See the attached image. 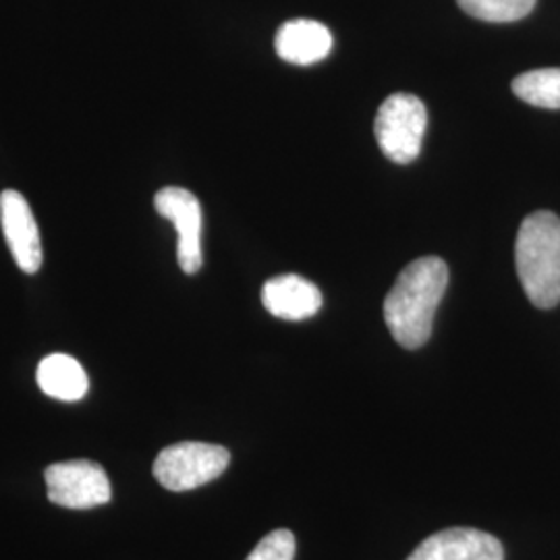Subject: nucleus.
<instances>
[{
	"label": "nucleus",
	"instance_id": "nucleus-1",
	"mask_svg": "<svg viewBox=\"0 0 560 560\" xmlns=\"http://www.w3.org/2000/svg\"><path fill=\"white\" fill-rule=\"evenodd\" d=\"M448 287V266L436 256L411 261L384 300V320L393 339L405 349L423 347Z\"/></svg>",
	"mask_w": 560,
	"mask_h": 560
},
{
	"label": "nucleus",
	"instance_id": "nucleus-2",
	"mask_svg": "<svg viewBox=\"0 0 560 560\" xmlns=\"http://www.w3.org/2000/svg\"><path fill=\"white\" fill-rule=\"evenodd\" d=\"M515 264L527 300L540 310L560 303V219L552 212H534L521 224Z\"/></svg>",
	"mask_w": 560,
	"mask_h": 560
},
{
	"label": "nucleus",
	"instance_id": "nucleus-3",
	"mask_svg": "<svg viewBox=\"0 0 560 560\" xmlns=\"http://www.w3.org/2000/svg\"><path fill=\"white\" fill-rule=\"evenodd\" d=\"M231 463V453L208 442H177L161 451L154 460V478L171 492L196 490L221 478Z\"/></svg>",
	"mask_w": 560,
	"mask_h": 560
},
{
	"label": "nucleus",
	"instance_id": "nucleus-4",
	"mask_svg": "<svg viewBox=\"0 0 560 560\" xmlns=\"http://www.w3.org/2000/svg\"><path fill=\"white\" fill-rule=\"evenodd\" d=\"M425 125V104L413 94L397 92L382 102L374 120V136L386 159L409 164L420 156Z\"/></svg>",
	"mask_w": 560,
	"mask_h": 560
},
{
	"label": "nucleus",
	"instance_id": "nucleus-5",
	"mask_svg": "<svg viewBox=\"0 0 560 560\" xmlns=\"http://www.w3.org/2000/svg\"><path fill=\"white\" fill-rule=\"evenodd\" d=\"M48 499L65 509H94L113 499V488L106 471L92 460H62L44 474Z\"/></svg>",
	"mask_w": 560,
	"mask_h": 560
},
{
	"label": "nucleus",
	"instance_id": "nucleus-6",
	"mask_svg": "<svg viewBox=\"0 0 560 560\" xmlns=\"http://www.w3.org/2000/svg\"><path fill=\"white\" fill-rule=\"evenodd\" d=\"M156 212L177 229V258L185 275H196L203 264L201 258L200 200L183 187H164L154 198Z\"/></svg>",
	"mask_w": 560,
	"mask_h": 560
},
{
	"label": "nucleus",
	"instance_id": "nucleus-7",
	"mask_svg": "<svg viewBox=\"0 0 560 560\" xmlns=\"http://www.w3.org/2000/svg\"><path fill=\"white\" fill-rule=\"evenodd\" d=\"M0 222L7 245L23 272L34 275L42 266L40 231L27 200L15 189L0 194Z\"/></svg>",
	"mask_w": 560,
	"mask_h": 560
},
{
	"label": "nucleus",
	"instance_id": "nucleus-8",
	"mask_svg": "<svg viewBox=\"0 0 560 560\" xmlns=\"http://www.w3.org/2000/svg\"><path fill=\"white\" fill-rule=\"evenodd\" d=\"M407 560H504V548L480 529L448 527L421 541Z\"/></svg>",
	"mask_w": 560,
	"mask_h": 560
},
{
	"label": "nucleus",
	"instance_id": "nucleus-9",
	"mask_svg": "<svg viewBox=\"0 0 560 560\" xmlns=\"http://www.w3.org/2000/svg\"><path fill=\"white\" fill-rule=\"evenodd\" d=\"M264 307L280 320L301 322L316 316L322 307L320 289L298 275H280L261 289Z\"/></svg>",
	"mask_w": 560,
	"mask_h": 560
},
{
	"label": "nucleus",
	"instance_id": "nucleus-10",
	"mask_svg": "<svg viewBox=\"0 0 560 560\" xmlns=\"http://www.w3.org/2000/svg\"><path fill=\"white\" fill-rule=\"evenodd\" d=\"M275 48L280 59L287 62L314 65L330 55L332 34L320 21H287L277 32Z\"/></svg>",
	"mask_w": 560,
	"mask_h": 560
},
{
	"label": "nucleus",
	"instance_id": "nucleus-11",
	"mask_svg": "<svg viewBox=\"0 0 560 560\" xmlns=\"http://www.w3.org/2000/svg\"><path fill=\"white\" fill-rule=\"evenodd\" d=\"M36 378L44 395L67 402L83 399L90 386L88 374L81 368L80 361L65 353L44 358L38 365Z\"/></svg>",
	"mask_w": 560,
	"mask_h": 560
},
{
	"label": "nucleus",
	"instance_id": "nucleus-12",
	"mask_svg": "<svg viewBox=\"0 0 560 560\" xmlns=\"http://www.w3.org/2000/svg\"><path fill=\"white\" fill-rule=\"evenodd\" d=\"M513 92L520 101L538 108H560V67L536 69L513 80Z\"/></svg>",
	"mask_w": 560,
	"mask_h": 560
},
{
	"label": "nucleus",
	"instance_id": "nucleus-13",
	"mask_svg": "<svg viewBox=\"0 0 560 560\" xmlns=\"http://www.w3.org/2000/svg\"><path fill=\"white\" fill-rule=\"evenodd\" d=\"M460 9L476 18V20L488 21V23H511L527 18L536 0H457Z\"/></svg>",
	"mask_w": 560,
	"mask_h": 560
},
{
	"label": "nucleus",
	"instance_id": "nucleus-14",
	"mask_svg": "<svg viewBox=\"0 0 560 560\" xmlns=\"http://www.w3.org/2000/svg\"><path fill=\"white\" fill-rule=\"evenodd\" d=\"M295 550V536L289 529H277L268 534L245 560H293Z\"/></svg>",
	"mask_w": 560,
	"mask_h": 560
}]
</instances>
